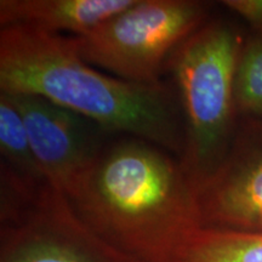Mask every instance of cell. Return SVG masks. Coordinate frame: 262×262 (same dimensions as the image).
Returning <instances> with one entry per match:
<instances>
[{"mask_svg": "<svg viewBox=\"0 0 262 262\" xmlns=\"http://www.w3.org/2000/svg\"><path fill=\"white\" fill-rule=\"evenodd\" d=\"M2 94L21 114L33 153L47 181L68 195L100 156L106 145L107 131L93 120L38 95Z\"/></svg>", "mask_w": 262, "mask_h": 262, "instance_id": "obj_6", "label": "cell"}, {"mask_svg": "<svg viewBox=\"0 0 262 262\" xmlns=\"http://www.w3.org/2000/svg\"><path fill=\"white\" fill-rule=\"evenodd\" d=\"M135 0H2L0 25H25L84 37Z\"/></svg>", "mask_w": 262, "mask_h": 262, "instance_id": "obj_8", "label": "cell"}, {"mask_svg": "<svg viewBox=\"0 0 262 262\" xmlns=\"http://www.w3.org/2000/svg\"><path fill=\"white\" fill-rule=\"evenodd\" d=\"M195 192L201 228L262 232V119L238 123L220 165Z\"/></svg>", "mask_w": 262, "mask_h": 262, "instance_id": "obj_7", "label": "cell"}, {"mask_svg": "<svg viewBox=\"0 0 262 262\" xmlns=\"http://www.w3.org/2000/svg\"><path fill=\"white\" fill-rule=\"evenodd\" d=\"M237 112L262 119V29H253L239 54L234 80Z\"/></svg>", "mask_w": 262, "mask_h": 262, "instance_id": "obj_11", "label": "cell"}, {"mask_svg": "<svg viewBox=\"0 0 262 262\" xmlns=\"http://www.w3.org/2000/svg\"><path fill=\"white\" fill-rule=\"evenodd\" d=\"M66 196L95 234L141 262H176L201 228L195 186L180 159L137 137L106 143Z\"/></svg>", "mask_w": 262, "mask_h": 262, "instance_id": "obj_1", "label": "cell"}, {"mask_svg": "<svg viewBox=\"0 0 262 262\" xmlns=\"http://www.w3.org/2000/svg\"><path fill=\"white\" fill-rule=\"evenodd\" d=\"M0 91L38 95L93 120L107 133L148 141L181 158L185 129L176 93L102 73L80 56L72 35L2 26Z\"/></svg>", "mask_w": 262, "mask_h": 262, "instance_id": "obj_2", "label": "cell"}, {"mask_svg": "<svg viewBox=\"0 0 262 262\" xmlns=\"http://www.w3.org/2000/svg\"><path fill=\"white\" fill-rule=\"evenodd\" d=\"M196 0H135L89 34L74 37L80 56L120 79L160 83L172 52L208 22Z\"/></svg>", "mask_w": 262, "mask_h": 262, "instance_id": "obj_5", "label": "cell"}, {"mask_svg": "<svg viewBox=\"0 0 262 262\" xmlns=\"http://www.w3.org/2000/svg\"><path fill=\"white\" fill-rule=\"evenodd\" d=\"M0 262H141L81 222L49 182L2 179Z\"/></svg>", "mask_w": 262, "mask_h": 262, "instance_id": "obj_4", "label": "cell"}, {"mask_svg": "<svg viewBox=\"0 0 262 262\" xmlns=\"http://www.w3.org/2000/svg\"><path fill=\"white\" fill-rule=\"evenodd\" d=\"M224 4L248 21L253 29H262V0H227Z\"/></svg>", "mask_w": 262, "mask_h": 262, "instance_id": "obj_12", "label": "cell"}, {"mask_svg": "<svg viewBox=\"0 0 262 262\" xmlns=\"http://www.w3.org/2000/svg\"><path fill=\"white\" fill-rule=\"evenodd\" d=\"M244 39L233 26L206 22L179 45L166 68L181 108V165L195 189L220 165L238 126L235 70Z\"/></svg>", "mask_w": 262, "mask_h": 262, "instance_id": "obj_3", "label": "cell"}, {"mask_svg": "<svg viewBox=\"0 0 262 262\" xmlns=\"http://www.w3.org/2000/svg\"><path fill=\"white\" fill-rule=\"evenodd\" d=\"M0 153L2 164L21 178L48 182L39 168L21 114L6 95L0 93Z\"/></svg>", "mask_w": 262, "mask_h": 262, "instance_id": "obj_10", "label": "cell"}, {"mask_svg": "<svg viewBox=\"0 0 262 262\" xmlns=\"http://www.w3.org/2000/svg\"><path fill=\"white\" fill-rule=\"evenodd\" d=\"M176 262H262V232L198 228Z\"/></svg>", "mask_w": 262, "mask_h": 262, "instance_id": "obj_9", "label": "cell"}]
</instances>
